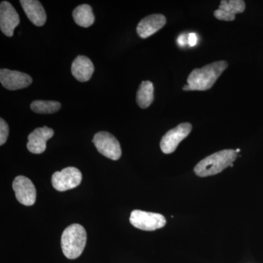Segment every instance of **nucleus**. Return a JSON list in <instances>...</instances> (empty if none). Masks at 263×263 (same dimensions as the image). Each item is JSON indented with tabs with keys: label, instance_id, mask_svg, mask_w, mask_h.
I'll use <instances>...</instances> for the list:
<instances>
[{
	"label": "nucleus",
	"instance_id": "obj_1",
	"mask_svg": "<svg viewBox=\"0 0 263 263\" xmlns=\"http://www.w3.org/2000/svg\"><path fill=\"white\" fill-rule=\"evenodd\" d=\"M228 67L226 61H217L201 68L195 69L190 72L187 79L190 89L191 91H206L211 89Z\"/></svg>",
	"mask_w": 263,
	"mask_h": 263
},
{
	"label": "nucleus",
	"instance_id": "obj_2",
	"mask_svg": "<svg viewBox=\"0 0 263 263\" xmlns=\"http://www.w3.org/2000/svg\"><path fill=\"white\" fill-rule=\"evenodd\" d=\"M237 157L238 155L235 150H221L200 161L195 166L194 171L199 177L214 176L229 166L233 167V163Z\"/></svg>",
	"mask_w": 263,
	"mask_h": 263
},
{
	"label": "nucleus",
	"instance_id": "obj_3",
	"mask_svg": "<svg viewBox=\"0 0 263 263\" xmlns=\"http://www.w3.org/2000/svg\"><path fill=\"white\" fill-rule=\"evenodd\" d=\"M86 232L81 224H73L67 227L62 235V252L67 258L74 259L80 257L86 247Z\"/></svg>",
	"mask_w": 263,
	"mask_h": 263
},
{
	"label": "nucleus",
	"instance_id": "obj_4",
	"mask_svg": "<svg viewBox=\"0 0 263 263\" xmlns=\"http://www.w3.org/2000/svg\"><path fill=\"white\" fill-rule=\"evenodd\" d=\"M129 221L132 226L145 231H154L160 229L166 224L165 217L157 213L134 210L132 212Z\"/></svg>",
	"mask_w": 263,
	"mask_h": 263
},
{
	"label": "nucleus",
	"instance_id": "obj_5",
	"mask_svg": "<svg viewBox=\"0 0 263 263\" xmlns=\"http://www.w3.org/2000/svg\"><path fill=\"white\" fill-rule=\"evenodd\" d=\"M97 149L101 155L112 160H118L122 156V148L117 138L108 132H99L92 140Z\"/></svg>",
	"mask_w": 263,
	"mask_h": 263
},
{
	"label": "nucleus",
	"instance_id": "obj_6",
	"mask_svg": "<svg viewBox=\"0 0 263 263\" xmlns=\"http://www.w3.org/2000/svg\"><path fill=\"white\" fill-rule=\"evenodd\" d=\"M82 181V174L74 167H66L53 174L51 183L53 188L59 192H65L77 187Z\"/></svg>",
	"mask_w": 263,
	"mask_h": 263
},
{
	"label": "nucleus",
	"instance_id": "obj_7",
	"mask_svg": "<svg viewBox=\"0 0 263 263\" xmlns=\"http://www.w3.org/2000/svg\"><path fill=\"white\" fill-rule=\"evenodd\" d=\"M193 126L190 123L185 122L166 133L160 141V148L166 155L173 153L177 148L179 143L191 133Z\"/></svg>",
	"mask_w": 263,
	"mask_h": 263
},
{
	"label": "nucleus",
	"instance_id": "obj_8",
	"mask_svg": "<svg viewBox=\"0 0 263 263\" xmlns=\"http://www.w3.org/2000/svg\"><path fill=\"white\" fill-rule=\"evenodd\" d=\"M15 197L20 203L27 206L34 205L37 192L30 179L23 176H17L13 183Z\"/></svg>",
	"mask_w": 263,
	"mask_h": 263
},
{
	"label": "nucleus",
	"instance_id": "obj_9",
	"mask_svg": "<svg viewBox=\"0 0 263 263\" xmlns=\"http://www.w3.org/2000/svg\"><path fill=\"white\" fill-rule=\"evenodd\" d=\"M0 81L5 89L18 90L28 87L32 83L30 76L18 71L1 69Z\"/></svg>",
	"mask_w": 263,
	"mask_h": 263
},
{
	"label": "nucleus",
	"instance_id": "obj_10",
	"mask_svg": "<svg viewBox=\"0 0 263 263\" xmlns=\"http://www.w3.org/2000/svg\"><path fill=\"white\" fill-rule=\"evenodd\" d=\"M20 23V18L13 5L6 1L0 5V29L8 37H12L14 29Z\"/></svg>",
	"mask_w": 263,
	"mask_h": 263
},
{
	"label": "nucleus",
	"instance_id": "obj_11",
	"mask_svg": "<svg viewBox=\"0 0 263 263\" xmlns=\"http://www.w3.org/2000/svg\"><path fill=\"white\" fill-rule=\"evenodd\" d=\"M53 135L54 131L51 128L46 126L37 128L29 135L27 148L33 154H42L46 149V142L51 139Z\"/></svg>",
	"mask_w": 263,
	"mask_h": 263
},
{
	"label": "nucleus",
	"instance_id": "obj_12",
	"mask_svg": "<svg viewBox=\"0 0 263 263\" xmlns=\"http://www.w3.org/2000/svg\"><path fill=\"white\" fill-rule=\"evenodd\" d=\"M165 16L162 14H152L142 19L137 26V33L143 39L150 37L165 25Z\"/></svg>",
	"mask_w": 263,
	"mask_h": 263
},
{
	"label": "nucleus",
	"instance_id": "obj_13",
	"mask_svg": "<svg viewBox=\"0 0 263 263\" xmlns=\"http://www.w3.org/2000/svg\"><path fill=\"white\" fill-rule=\"evenodd\" d=\"M245 2L242 0H222L219 8L214 11V15L219 20L233 22L235 15L245 12Z\"/></svg>",
	"mask_w": 263,
	"mask_h": 263
},
{
	"label": "nucleus",
	"instance_id": "obj_14",
	"mask_svg": "<svg viewBox=\"0 0 263 263\" xmlns=\"http://www.w3.org/2000/svg\"><path fill=\"white\" fill-rule=\"evenodd\" d=\"M21 5L30 22L37 27H42L46 24V11L41 3L37 0H22Z\"/></svg>",
	"mask_w": 263,
	"mask_h": 263
},
{
	"label": "nucleus",
	"instance_id": "obj_15",
	"mask_svg": "<svg viewBox=\"0 0 263 263\" xmlns=\"http://www.w3.org/2000/svg\"><path fill=\"white\" fill-rule=\"evenodd\" d=\"M71 70L72 76L78 81L86 82L91 79L94 73L95 66L88 57L79 56L72 62Z\"/></svg>",
	"mask_w": 263,
	"mask_h": 263
},
{
	"label": "nucleus",
	"instance_id": "obj_16",
	"mask_svg": "<svg viewBox=\"0 0 263 263\" xmlns=\"http://www.w3.org/2000/svg\"><path fill=\"white\" fill-rule=\"evenodd\" d=\"M154 85L149 81H142L137 92L136 101L143 109L148 108L154 101Z\"/></svg>",
	"mask_w": 263,
	"mask_h": 263
},
{
	"label": "nucleus",
	"instance_id": "obj_17",
	"mask_svg": "<svg viewBox=\"0 0 263 263\" xmlns=\"http://www.w3.org/2000/svg\"><path fill=\"white\" fill-rule=\"evenodd\" d=\"M72 17L78 25L87 28L91 27L95 22V15L93 14L91 7L89 5H81L78 6L72 13Z\"/></svg>",
	"mask_w": 263,
	"mask_h": 263
},
{
	"label": "nucleus",
	"instance_id": "obj_18",
	"mask_svg": "<svg viewBox=\"0 0 263 263\" xmlns=\"http://www.w3.org/2000/svg\"><path fill=\"white\" fill-rule=\"evenodd\" d=\"M30 108L37 114H51L58 111L61 108V104L52 100H35L31 103Z\"/></svg>",
	"mask_w": 263,
	"mask_h": 263
},
{
	"label": "nucleus",
	"instance_id": "obj_19",
	"mask_svg": "<svg viewBox=\"0 0 263 263\" xmlns=\"http://www.w3.org/2000/svg\"><path fill=\"white\" fill-rule=\"evenodd\" d=\"M9 136V127L4 119H0V145L3 146L6 143Z\"/></svg>",
	"mask_w": 263,
	"mask_h": 263
},
{
	"label": "nucleus",
	"instance_id": "obj_20",
	"mask_svg": "<svg viewBox=\"0 0 263 263\" xmlns=\"http://www.w3.org/2000/svg\"><path fill=\"white\" fill-rule=\"evenodd\" d=\"M197 43V36L195 33H190L188 35V44L190 46H195Z\"/></svg>",
	"mask_w": 263,
	"mask_h": 263
},
{
	"label": "nucleus",
	"instance_id": "obj_21",
	"mask_svg": "<svg viewBox=\"0 0 263 263\" xmlns=\"http://www.w3.org/2000/svg\"><path fill=\"white\" fill-rule=\"evenodd\" d=\"M178 43H179L180 46H185L186 43H188V37H186L185 34H181L179 38H178Z\"/></svg>",
	"mask_w": 263,
	"mask_h": 263
},
{
	"label": "nucleus",
	"instance_id": "obj_22",
	"mask_svg": "<svg viewBox=\"0 0 263 263\" xmlns=\"http://www.w3.org/2000/svg\"><path fill=\"white\" fill-rule=\"evenodd\" d=\"M183 91H191V89H190V86L189 85H185L183 87Z\"/></svg>",
	"mask_w": 263,
	"mask_h": 263
},
{
	"label": "nucleus",
	"instance_id": "obj_23",
	"mask_svg": "<svg viewBox=\"0 0 263 263\" xmlns=\"http://www.w3.org/2000/svg\"><path fill=\"white\" fill-rule=\"evenodd\" d=\"M235 152H236L237 153H238V152H240V149H237L236 151H235Z\"/></svg>",
	"mask_w": 263,
	"mask_h": 263
}]
</instances>
